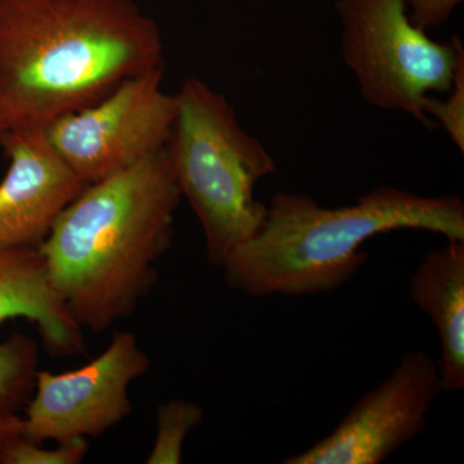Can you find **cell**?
I'll return each instance as SVG.
<instances>
[{"mask_svg":"<svg viewBox=\"0 0 464 464\" xmlns=\"http://www.w3.org/2000/svg\"><path fill=\"white\" fill-rule=\"evenodd\" d=\"M7 130H9V125L7 121H5V119L3 118L2 114H0V137H2Z\"/></svg>","mask_w":464,"mask_h":464,"instance_id":"17","label":"cell"},{"mask_svg":"<svg viewBox=\"0 0 464 464\" xmlns=\"http://www.w3.org/2000/svg\"><path fill=\"white\" fill-rule=\"evenodd\" d=\"M206 413L197 402L173 399L157 409V435L148 464L182 463L183 445L192 430L200 426Z\"/></svg>","mask_w":464,"mask_h":464,"instance_id":"13","label":"cell"},{"mask_svg":"<svg viewBox=\"0 0 464 464\" xmlns=\"http://www.w3.org/2000/svg\"><path fill=\"white\" fill-rule=\"evenodd\" d=\"M399 230L464 240L463 200L383 185L353 206L325 208L307 195L277 192L257 234L237 246L221 268L228 288L248 297L331 293L368 264L362 244Z\"/></svg>","mask_w":464,"mask_h":464,"instance_id":"3","label":"cell"},{"mask_svg":"<svg viewBox=\"0 0 464 464\" xmlns=\"http://www.w3.org/2000/svg\"><path fill=\"white\" fill-rule=\"evenodd\" d=\"M9 167L0 182V249L39 248L85 183L58 155L42 127H12L0 137Z\"/></svg>","mask_w":464,"mask_h":464,"instance_id":"9","label":"cell"},{"mask_svg":"<svg viewBox=\"0 0 464 464\" xmlns=\"http://www.w3.org/2000/svg\"><path fill=\"white\" fill-rule=\"evenodd\" d=\"M411 7L409 20L423 32L442 25L463 0H404Z\"/></svg>","mask_w":464,"mask_h":464,"instance_id":"16","label":"cell"},{"mask_svg":"<svg viewBox=\"0 0 464 464\" xmlns=\"http://www.w3.org/2000/svg\"><path fill=\"white\" fill-rule=\"evenodd\" d=\"M164 67L158 24L134 0H0V114L47 127Z\"/></svg>","mask_w":464,"mask_h":464,"instance_id":"1","label":"cell"},{"mask_svg":"<svg viewBox=\"0 0 464 464\" xmlns=\"http://www.w3.org/2000/svg\"><path fill=\"white\" fill-rule=\"evenodd\" d=\"M447 240L420 259L409 295L435 326L442 391L453 393L464 390V240Z\"/></svg>","mask_w":464,"mask_h":464,"instance_id":"10","label":"cell"},{"mask_svg":"<svg viewBox=\"0 0 464 464\" xmlns=\"http://www.w3.org/2000/svg\"><path fill=\"white\" fill-rule=\"evenodd\" d=\"M29 320L54 356L83 353V329L70 315L48 276L39 248L0 249V324Z\"/></svg>","mask_w":464,"mask_h":464,"instance_id":"11","label":"cell"},{"mask_svg":"<svg viewBox=\"0 0 464 464\" xmlns=\"http://www.w3.org/2000/svg\"><path fill=\"white\" fill-rule=\"evenodd\" d=\"M90 450L87 439L56 442V448H43L42 444L20 438L9 445L0 464H79Z\"/></svg>","mask_w":464,"mask_h":464,"instance_id":"15","label":"cell"},{"mask_svg":"<svg viewBox=\"0 0 464 464\" xmlns=\"http://www.w3.org/2000/svg\"><path fill=\"white\" fill-rule=\"evenodd\" d=\"M176 96L168 154L182 198L203 228L208 261L221 268L264 225L267 206L255 191L276 166L261 141L241 128L224 94L188 78Z\"/></svg>","mask_w":464,"mask_h":464,"instance_id":"4","label":"cell"},{"mask_svg":"<svg viewBox=\"0 0 464 464\" xmlns=\"http://www.w3.org/2000/svg\"><path fill=\"white\" fill-rule=\"evenodd\" d=\"M442 391L438 362L404 353L389 377L351 406L328 436L284 464H381L426 430Z\"/></svg>","mask_w":464,"mask_h":464,"instance_id":"8","label":"cell"},{"mask_svg":"<svg viewBox=\"0 0 464 464\" xmlns=\"http://www.w3.org/2000/svg\"><path fill=\"white\" fill-rule=\"evenodd\" d=\"M39 372V348L33 338L14 334L0 342V459L23 438L24 411Z\"/></svg>","mask_w":464,"mask_h":464,"instance_id":"12","label":"cell"},{"mask_svg":"<svg viewBox=\"0 0 464 464\" xmlns=\"http://www.w3.org/2000/svg\"><path fill=\"white\" fill-rule=\"evenodd\" d=\"M449 97L445 101L438 100L435 96L427 97L424 103V114L427 118H435L448 133L451 141L460 152L464 151V47L458 54L456 70H454L453 83Z\"/></svg>","mask_w":464,"mask_h":464,"instance_id":"14","label":"cell"},{"mask_svg":"<svg viewBox=\"0 0 464 464\" xmlns=\"http://www.w3.org/2000/svg\"><path fill=\"white\" fill-rule=\"evenodd\" d=\"M335 8L342 21V57L362 99L432 128L424 103L450 91L462 41H432L411 23L404 0H338Z\"/></svg>","mask_w":464,"mask_h":464,"instance_id":"5","label":"cell"},{"mask_svg":"<svg viewBox=\"0 0 464 464\" xmlns=\"http://www.w3.org/2000/svg\"><path fill=\"white\" fill-rule=\"evenodd\" d=\"M182 199L167 146L85 186L39 246L52 285L82 329L127 319L157 282Z\"/></svg>","mask_w":464,"mask_h":464,"instance_id":"2","label":"cell"},{"mask_svg":"<svg viewBox=\"0 0 464 464\" xmlns=\"http://www.w3.org/2000/svg\"><path fill=\"white\" fill-rule=\"evenodd\" d=\"M151 362L136 335L119 332L91 362L51 373L39 369L23 417V438L36 444L99 438L133 411L130 389Z\"/></svg>","mask_w":464,"mask_h":464,"instance_id":"7","label":"cell"},{"mask_svg":"<svg viewBox=\"0 0 464 464\" xmlns=\"http://www.w3.org/2000/svg\"><path fill=\"white\" fill-rule=\"evenodd\" d=\"M163 72L158 67L133 76L93 105L43 128L85 185L166 148L176 121L177 96L161 87Z\"/></svg>","mask_w":464,"mask_h":464,"instance_id":"6","label":"cell"}]
</instances>
